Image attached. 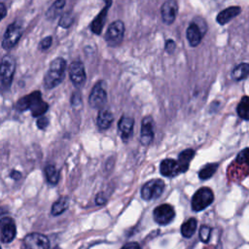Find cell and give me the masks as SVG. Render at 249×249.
Instances as JSON below:
<instances>
[{
    "mask_svg": "<svg viewBox=\"0 0 249 249\" xmlns=\"http://www.w3.org/2000/svg\"><path fill=\"white\" fill-rule=\"evenodd\" d=\"M154 139V121L151 116H146L141 122L140 143L144 146L151 144Z\"/></svg>",
    "mask_w": 249,
    "mask_h": 249,
    "instance_id": "cell-14",
    "label": "cell"
},
{
    "mask_svg": "<svg viewBox=\"0 0 249 249\" xmlns=\"http://www.w3.org/2000/svg\"><path fill=\"white\" fill-rule=\"evenodd\" d=\"M195 156V151L193 149H186L182 151L178 156V165L180 168V172H185L188 170L191 160Z\"/></svg>",
    "mask_w": 249,
    "mask_h": 249,
    "instance_id": "cell-21",
    "label": "cell"
},
{
    "mask_svg": "<svg viewBox=\"0 0 249 249\" xmlns=\"http://www.w3.org/2000/svg\"><path fill=\"white\" fill-rule=\"evenodd\" d=\"M17 229L14 220L10 217L1 219V241L3 243L11 242L16 236Z\"/></svg>",
    "mask_w": 249,
    "mask_h": 249,
    "instance_id": "cell-15",
    "label": "cell"
},
{
    "mask_svg": "<svg viewBox=\"0 0 249 249\" xmlns=\"http://www.w3.org/2000/svg\"><path fill=\"white\" fill-rule=\"evenodd\" d=\"M176 49V43L172 39H167L164 43V50L168 53H173Z\"/></svg>",
    "mask_w": 249,
    "mask_h": 249,
    "instance_id": "cell-33",
    "label": "cell"
},
{
    "mask_svg": "<svg viewBox=\"0 0 249 249\" xmlns=\"http://www.w3.org/2000/svg\"><path fill=\"white\" fill-rule=\"evenodd\" d=\"M38 128L40 129H45L49 125V119L45 116H41L38 118L37 123H36Z\"/></svg>",
    "mask_w": 249,
    "mask_h": 249,
    "instance_id": "cell-34",
    "label": "cell"
},
{
    "mask_svg": "<svg viewBox=\"0 0 249 249\" xmlns=\"http://www.w3.org/2000/svg\"><path fill=\"white\" fill-rule=\"evenodd\" d=\"M107 102V92L103 88V83L101 81L97 82L89 96V104L93 109H103Z\"/></svg>",
    "mask_w": 249,
    "mask_h": 249,
    "instance_id": "cell-8",
    "label": "cell"
},
{
    "mask_svg": "<svg viewBox=\"0 0 249 249\" xmlns=\"http://www.w3.org/2000/svg\"><path fill=\"white\" fill-rule=\"evenodd\" d=\"M164 190V183L160 179H153L141 188V197L145 200L155 199L160 196Z\"/></svg>",
    "mask_w": 249,
    "mask_h": 249,
    "instance_id": "cell-7",
    "label": "cell"
},
{
    "mask_svg": "<svg viewBox=\"0 0 249 249\" xmlns=\"http://www.w3.org/2000/svg\"><path fill=\"white\" fill-rule=\"evenodd\" d=\"M114 122V116L108 109H101L97 115L96 124L100 130L108 129Z\"/></svg>",
    "mask_w": 249,
    "mask_h": 249,
    "instance_id": "cell-20",
    "label": "cell"
},
{
    "mask_svg": "<svg viewBox=\"0 0 249 249\" xmlns=\"http://www.w3.org/2000/svg\"><path fill=\"white\" fill-rule=\"evenodd\" d=\"M52 44H53V37L52 36H48V37H45V38H43L41 40V42L39 44V48L42 51H47V50L50 49Z\"/></svg>",
    "mask_w": 249,
    "mask_h": 249,
    "instance_id": "cell-32",
    "label": "cell"
},
{
    "mask_svg": "<svg viewBox=\"0 0 249 249\" xmlns=\"http://www.w3.org/2000/svg\"><path fill=\"white\" fill-rule=\"evenodd\" d=\"M0 9H1V13H2L1 18H4L6 17V15H7V8H6L4 3H0Z\"/></svg>",
    "mask_w": 249,
    "mask_h": 249,
    "instance_id": "cell-37",
    "label": "cell"
},
{
    "mask_svg": "<svg viewBox=\"0 0 249 249\" xmlns=\"http://www.w3.org/2000/svg\"><path fill=\"white\" fill-rule=\"evenodd\" d=\"M74 22V17L70 11L65 12L60 17V19L58 21V25L63 28H69Z\"/></svg>",
    "mask_w": 249,
    "mask_h": 249,
    "instance_id": "cell-29",
    "label": "cell"
},
{
    "mask_svg": "<svg viewBox=\"0 0 249 249\" xmlns=\"http://www.w3.org/2000/svg\"><path fill=\"white\" fill-rule=\"evenodd\" d=\"M197 222L195 218H190L186 222H184L181 226V233L184 237H191L195 233L196 230Z\"/></svg>",
    "mask_w": 249,
    "mask_h": 249,
    "instance_id": "cell-25",
    "label": "cell"
},
{
    "mask_svg": "<svg viewBox=\"0 0 249 249\" xmlns=\"http://www.w3.org/2000/svg\"><path fill=\"white\" fill-rule=\"evenodd\" d=\"M11 177L15 180H18L19 177H20V173L18 171H16V170H13L12 173H11Z\"/></svg>",
    "mask_w": 249,
    "mask_h": 249,
    "instance_id": "cell-38",
    "label": "cell"
},
{
    "mask_svg": "<svg viewBox=\"0 0 249 249\" xmlns=\"http://www.w3.org/2000/svg\"><path fill=\"white\" fill-rule=\"evenodd\" d=\"M65 6V0H55L46 12V18L49 20L55 19L62 12Z\"/></svg>",
    "mask_w": 249,
    "mask_h": 249,
    "instance_id": "cell-23",
    "label": "cell"
},
{
    "mask_svg": "<svg viewBox=\"0 0 249 249\" xmlns=\"http://www.w3.org/2000/svg\"><path fill=\"white\" fill-rule=\"evenodd\" d=\"M133 125H134V120L132 118L127 116L121 117L118 123V128H119V132L121 134L122 140L124 142H127L132 136Z\"/></svg>",
    "mask_w": 249,
    "mask_h": 249,
    "instance_id": "cell-16",
    "label": "cell"
},
{
    "mask_svg": "<svg viewBox=\"0 0 249 249\" xmlns=\"http://www.w3.org/2000/svg\"><path fill=\"white\" fill-rule=\"evenodd\" d=\"M214 200V195L211 189L203 187L198 189L192 197V209L199 212L208 207Z\"/></svg>",
    "mask_w": 249,
    "mask_h": 249,
    "instance_id": "cell-4",
    "label": "cell"
},
{
    "mask_svg": "<svg viewBox=\"0 0 249 249\" xmlns=\"http://www.w3.org/2000/svg\"><path fill=\"white\" fill-rule=\"evenodd\" d=\"M122 249H141V247L136 242H129V243H126L124 246H123Z\"/></svg>",
    "mask_w": 249,
    "mask_h": 249,
    "instance_id": "cell-36",
    "label": "cell"
},
{
    "mask_svg": "<svg viewBox=\"0 0 249 249\" xmlns=\"http://www.w3.org/2000/svg\"><path fill=\"white\" fill-rule=\"evenodd\" d=\"M175 216L174 209L169 204H161L155 208L154 210V219L159 225H167L169 224Z\"/></svg>",
    "mask_w": 249,
    "mask_h": 249,
    "instance_id": "cell-12",
    "label": "cell"
},
{
    "mask_svg": "<svg viewBox=\"0 0 249 249\" xmlns=\"http://www.w3.org/2000/svg\"><path fill=\"white\" fill-rule=\"evenodd\" d=\"M178 14V3L176 0H165L160 8L162 22L169 25L174 22Z\"/></svg>",
    "mask_w": 249,
    "mask_h": 249,
    "instance_id": "cell-13",
    "label": "cell"
},
{
    "mask_svg": "<svg viewBox=\"0 0 249 249\" xmlns=\"http://www.w3.org/2000/svg\"><path fill=\"white\" fill-rule=\"evenodd\" d=\"M45 174L47 181L52 185H55L59 180V171L55 168L54 165H47L45 168Z\"/></svg>",
    "mask_w": 249,
    "mask_h": 249,
    "instance_id": "cell-27",
    "label": "cell"
},
{
    "mask_svg": "<svg viewBox=\"0 0 249 249\" xmlns=\"http://www.w3.org/2000/svg\"><path fill=\"white\" fill-rule=\"evenodd\" d=\"M236 162L249 166V148L241 150L236 156Z\"/></svg>",
    "mask_w": 249,
    "mask_h": 249,
    "instance_id": "cell-30",
    "label": "cell"
},
{
    "mask_svg": "<svg viewBox=\"0 0 249 249\" xmlns=\"http://www.w3.org/2000/svg\"><path fill=\"white\" fill-rule=\"evenodd\" d=\"M236 114L237 116L244 120V121H249V96L248 95H243L238 102L236 106Z\"/></svg>",
    "mask_w": 249,
    "mask_h": 249,
    "instance_id": "cell-24",
    "label": "cell"
},
{
    "mask_svg": "<svg viewBox=\"0 0 249 249\" xmlns=\"http://www.w3.org/2000/svg\"><path fill=\"white\" fill-rule=\"evenodd\" d=\"M54 249H60V248H59V247H55Z\"/></svg>",
    "mask_w": 249,
    "mask_h": 249,
    "instance_id": "cell-40",
    "label": "cell"
},
{
    "mask_svg": "<svg viewBox=\"0 0 249 249\" xmlns=\"http://www.w3.org/2000/svg\"><path fill=\"white\" fill-rule=\"evenodd\" d=\"M210 233H211V228L204 225L201 226L199 230V238L202 242H208L210 238Z\"/></svg>",
    "mask_w": 249,
    "mask_h": 249,
    "instance_id": "cell-31",
    "label": "cell"
},
{
    "mask_svg": "<svg viewBox=\"0 0 249 249\" xmlns=\"http://www.w3.org/2000/svg\"><path fill=\"white\" fill-rule=\"evenodd\" d=\"M21 35H22V27L19 23L15 21L9 24L2 39V48L6 51L13 49L19 41Z\"/></svg>",
    "mask_w": 249,
    "mask_h": 249,
    "instance_id": "cell-6",
    "label": "cell"
},
{
    "mask_svg": "<svg viewBox=\"0 0 249 249\" xmlns=\"http://www.w3.org/2000/svg\"><path fill=\"white\" fill-rule=\"evenodd\" d=\"M241 13V8L239 6H231L222 10L216 17V21L220 25H225L230 22L232 18L237 17Z\"/></svg>",
    "mask_w": 249,
    "mask_h": 249,
    "instance_id": "cell-17",
    "label": "cell"
},
{
    "mask_svg": "<svg viewBox=\"0 0 249 249\" xmlns=\"http://www.w3.org/2000/svg\"><path fill=\"white\" fill-rule=\"evenodd\" d=\"M205 31H206V28H201V25H199L196 20L192 21L186 30V37L190 46L192 47L198 46L203 38Z\"/></svg>",
    "mask_w": 249,
    "mask_h": 249,
    "instance_id": "cell-11",
    "label": "cell"
},
{
    "mask_svg": "<svg viewBox=\"0 0 249 249\" xmlns=\"http://www.w3.org/2000/svg\"><path fill=\"white\" fill-rule=\"evenodd\" d=\"M160 171L165 177H173L181 173L177 160L172 159L163 160L160 164Z\"/></svg>",
    "mask_w": 249,
    "mask_h": 249,
    "instance_id": "cell-19",
    "label": "cell"
},
{
    "mask_svg": "<svg viewBox=\"0 0 249 249\" xmlns=\"http://www.w3.org/2000/svg\"><path fill=\"white\" fill-rule=\"evenodd\" d=\"M103 1L105 2V4H106V5L111 6V4H112V0H103Z\"/></svg>",
    "mask_w": 249,
    "mask_h": 249,
    "instance_id": "cell-39",
    "label": "cell"
},
{
    "mask_svg": "<svg viewBox=\"0 0 249 249\" xmlns=\"http://www.w3.org/2000/svg\"><path fill=\"white\" fill-rule=\"evenodd\" d=\"M69 77L75 88L79 89L84 86L87 75L85 71V66L82 61L75 60L71 62L69 67Z\"/></svg>",
    "mask_w": 249,
    "mask_h": 249,
    "instance_id": "cell-10",
    "label": "cell"
},
{
    "mask_svg": "<svg viewBox=\"0 0 249 249\" xmlns=\"http://www.w3.org/2000/svg\"><path fill=\"white\" fill-rule=\"evenodd\" d=\"M15 108L19 112L30 110L33 117L39 118L41 116H44V114L48 111L49 105L42 99L41 91L35 90L19 98L16 102Z\"/></svg>",
    "mask_w": 249,
    "mask_h": 249,
    "instance_id": "cell-1",
    "label": "cell"
},
{
    "mask_svg": "<svg viewBox=\"0 0 249 249\" xmlns=\"http://www.w3.org/2000/svg\"><path fill=\"white\" fill-rule=\"evenodd\" d=\"M68 198L67 197H60L57 199L52 206V214L54 216H57L61 213H63L67 207H68Z\"/></svg>",
    "mask_w": 249,
    "mask_h": 249,
    "instance_id": "cell-28",
    "label": "cell"
},
{
    "mask_svg": "<svg viewBox=\"0 0 249 249\" xmlns=\"http://www.w3.org/2000/svg\"><path fill=\"white\" fill-rule=\"evenodd\" d=\"M50 241L42 233L32 232L27 234L22 240V249H49Z\"/></svg>",
    "mask_w": 249,
    "mask_h": 249,
    "instance_id": "cell-9",
    "label": "cell"
},
{
    "mask_svg": "<svg viewBox=\"0 0 249 249\" xmlns=\"http://www.w3.org/2000/svg\"><path fill=\"white\" fill-rule=\"evenodd\" d=\"M218 166H219V164L216 163V162L208 163V164L204 165V166L199 170V172H198V177H199L201 180L209 179V178L212 177L213 174L216 172Z\"/></svg>",
    "mask_w": 249,
    "mask_h": 249,
    "instance_id": "cell-26",
    "label": "cell"
},
{
    "mask_svg": "<svg viewBox=\"0 0 249 249\" xmlns=\"http://www.w3.org/2000/svg\"><path fill=\"white\" fill-rule=\"evenodd\" d=\"M124 35V24L122 20L118 19L110 23L105 33L104 39L108 46L117 47L123 42Z\"/></svg>",
    "mask_w": 249,
    "mask_h": 249,
    "instance_id": "cell-5",
    "label": "cell"
},
{
    "mask_svg": "<svg viewBox=\"0 0 249 249\" xmlns=\"http://www.w3.org/2000/svg\"><path fill=\"white\" fill-rule=\"evenodd\" d=\"M110 8L109 5H105V7L98 13V15L93 18V20L90 22V30L92 33L96 35H100L101 31L103 29V26L106 22L107 18V14H108V9Z\"/></svg>",
    "mask_w": 249,
    "mask_h": 249,
    "instance_id": "cell-18",
    "label": "cell"
},
{
    "mask_svg": "<svg viewBox=\"0 0 249 249\" xmlns=\"http://www.w3.org/2000/svg\"><path fill=\"white\" fill-rule=\"evenodd\" d=\"M66 60L62 57L54 58L49 66L44 76V87L48 89H52L57 87L65 77Z\"/></svg>",
    "mask_w": 249,
    "mask_h": 249,
    "instance_id": "cell-2",
    "label": "cell"
},
{
    "mask_svg": "<svg viewBox=\"0 0 249 249\" xmlns=\"http://www.w3.org/2000/svg\"><path fill=\"white\" fill-rule=\"evenodd\" d=\"M16 71V59L13 55H4L0 66V82L3 90H9Z\"/></svg>",
    "mask_w": 249,
    "mask_h": 249,
    "instance_id": "cell-3",
    "label": "cell"
},
{
    "mask_svg": "<svg viewBox=\"0 0 249 249\" xmlns=\"http://www.w3.org/2000/svg\"><path fill=\"white\" fill-rule=\"evenodd\" d=\"M81 94H80V92H74L73 93V95H72V97H71V104L73 105V106H79V105H81Z\"/></svg>",
    "mask_w": 249,
    "mask_h": 249,
    "instance_id": "cell-35",
    "label": "cell"
},
{
    "mask_svg": "<svg viewBox=\"0 0 249 249\" xmlns=\"http://www.w3.org/2000/svg\"><path fill=\"white\" fill-rule=\"evenodd\" d=\"M231 79L236 82H239L249 77V63L241 62L235 65L234 68L231 70Z\"/></svg>",
    "mask_w": 249,
    "mask_h": 249,
    "instance_id": "cell-22",
    "label": "cell"
}]
</instances>
